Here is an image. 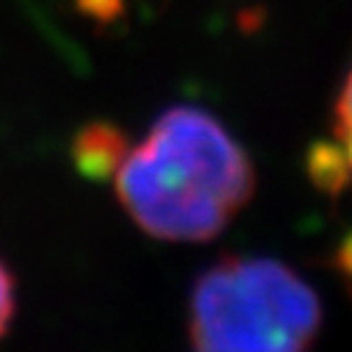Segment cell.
Returning a JSON list of instances; mask_svg holds the SVG:
<instances>
[{"mask_svg": "<svg viewBox=\"0 0 352 352\" xmlns=\"http://www.w3.org/2000/svg\"><path fill=\"white\" fill-rule=\"evenodd\" d=\"M122 208L153 239L208 241L250 203V155L208 111L175 106L114 175Z\"/></svg>", "mask_w": 352, "mask_h": 352, "instance_id": "obj_1", "label": "cell"}, {"mask_svg": "<svg viewBox=\"0 0 352 352\" xmlns=\"http://www.w3.org/2000/svg\"><path fill=\"white\" fill-rule=\"evenodd\" d=\"M319 330V294L275 258L228 255L192 289V352H311Z\"/></svg>", "mask_w": 352, "mask_h": 352, "instance_id": "obj_2", "label": "cell"}, {"mask_svg": "<svg viewBox=\"0 0 352 352\" xmlns=\"http://www.w3.org/2000/svg\"><path fill=\"white\" fill-rule=\"evenodd\" d=\"M131 150L128 136L114 122H86L69 147L75 169L89 181H109Z\"/></svg>", "mask_w": 352, "mask_h": 352, "instance_id": "obj_3", "label": "cell"}, {"mask_svg": "<svg viewBox=\"0 0 352 352\" xmlns=\"http://www.w3.org/2000/svg\"><path fill=\"white\" fill-rule=\"evenodd\" d=\"M308 175L316 189H322L327 195H338L346 186V181L352 178V166H349L341 144L319 142L308 150Z\"/></svg>", "mask_w": 352, "mask_h": 352, "instance_id": "obj_4", "label": "cell"}, {"mask_svg": "<svg viewBox=\"0 0 352 352\" xmlns=\"http://www.w3.org/2000/svg\"><path fill=\"white\" fill-rule=\"evenodd\" d=\"M333 133L341 144V150L346 153V161L352 166V69L344 78V86L336 98V122H333Z\"/></svg>", "mask_w": 352, "mask_h": 352, "instance_id": "obj_5", "label": "cell"}, {"mask_svg": "<svg viewBox=\"0 0 352 352\" xmlns=\"http://www.w3.org/2000/svg\"><path fill=\"white\" fill-rule=\"evenodd\" d=\"M75 9L100 25L117 23L125 12V0H75Z\"/></svg>", "mask_w": 352, "mask_h": 352, "instance_id": "obj_6", "label": "cell"}, {"mask_svg": "<svg viewBox=\"0 0 352 352\" xmlns=\"http://www.w3.org/2000/svg\"><path fill=\"white\" fill-rule=\"evenodd\" d=\"M14 278L12 272L6 270V263L0 261V336H3L12 324V316H14Z\"/></svg>", "mask_w": 352, "mask_h": 352, "instance_id": "obj_7", "label": "cell"}, {"mask_svg": "<svg viewBox=\"0 0 352 352\" xmlns=\"http://www.w3.org/2000/svg\"><path fill=\"white\" fill-rule=\"evenodd\" d=\"M333 270L338 272V278H341V283H344V289L349 292V297H352V230L338 241V247H336V255H333Z\"/></svg>", "mask_w": 352, "mask_h": 352, "instance_id": "obj_8", "label": "cell"}]
</instances>
